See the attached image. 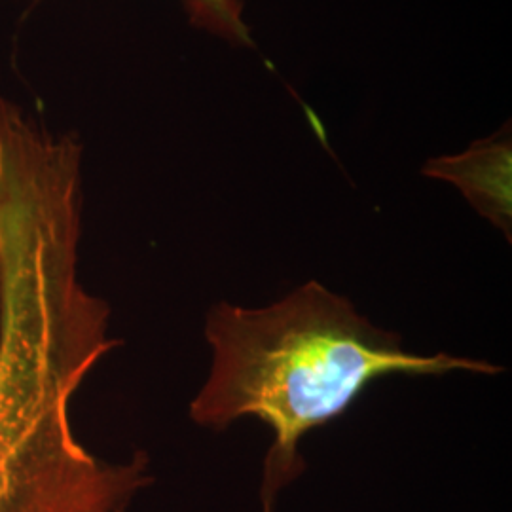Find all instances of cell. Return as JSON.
Here are the masks:
<instances>
[{
	"instance_id": "obj_1",
	"label": "cell",
	"mask_w": 512,
	"mask_h": 512,
	"mask_svg": "<svg viewBox=\"0 0 512 512\" xmlns=\"http://www.w3.org/2000/svg\"><path fill=\"white\" fill-rule=\"evenodd\" d=\"M82 147L0 99V512H128L148 458L93 456L71 406L120 342L78 274Z\"/></svg>"
},
{
	"instance_id": "obj_2",
	"label": "cell",
	"mask_w": 512,
	"mask_h": 512,
	"mask_svg": "<svg viewBox=\"0 0 512 512\" xmlns=\"http://www.w3.org/2000/svg\"><path fill=\"white\" fill-rule=\"evenodd\" d=\"M211 372L190 403L203 429L224 431L256 418L274 433L264 463V512L302 469L298 446L313 429L344 416L385 376H494L501 366L448 353L421 355L380 329L319 281L264 308L215 304L205 319Z\"/></svg>"
},
{
	"instance_id": "obj_3",
	"label": "cell",
	"mask_w": 512,
	"mask_h": 512,
	"mask_svg": "<svg viewBox=\"0 0 512 512\" xmlns=\"http://www.w3.org/2000/svg\"><path fill=\"white\" fill-rule=\"evenodd\" d=\"M427 177L454 184L478 215L490 220L511 241L512 147L509 137L482 139L461 154L429 160Z\"/></svg>"
},
{
	"instance_id": "obj_4",
	"label": "cell",
	"mask_w": 512,
	"mask_h": 512,
	"mask_svg": "<svg viewBox=\"0 0 512 512\" xmlns=\"http://www.w3.org/2000/svg\"><path fill=\"white\" fill-rule=\"evenodd\" d=\"M190 4L194 18L205 27L238 42H251L236 0H190Z\"/></svg>"
}]
</instances>
